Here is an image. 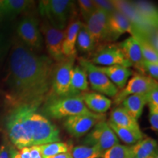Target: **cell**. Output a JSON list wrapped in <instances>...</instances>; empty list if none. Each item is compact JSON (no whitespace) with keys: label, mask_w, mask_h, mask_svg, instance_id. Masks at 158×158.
Returning a JSON list of instances; mask_svg holds the SVG:
<instances>
[{"label":"cell","mask_w":158,"mask_h":158,"mask_svg":"<svg viewBox=\"0 0 158 158\" xmlns=\"http://www.w3.org/2000/svg\"><path fill=\"white\" fill-rule=\"evenodd\" d=\"M54 64L50 57L37 54L19 38L13 40L10 53L7 93L5 97L9 107L40 106L50 93Z\"/></svg>","instance_id":"1"},{"label":"cell","mask_w":158,"mask_h":158,"mask_svg":"<svg viewBox=\"0 0 158 158\" xmlns=\"http://www.w3.org/2000/svg\"><path fill=\"white\" fill-rule=\"evenodd\" d=\"M43 112L52 118L61 119L77 115L96 116L88 109L82 94L71 97H48L44 101Z\"/></svg>","instance_id":"2"},{"label":"cell","mask_w":158,"mask_h":158,"mask_svg":"<svg viewBox=\"0 0 158 158\" xmlns=\"http://www.w3.org/2000/svg\"><path fill=\"white\" fill-rule=\"evenodd\" d=\"M40 106L29 105L27 126L31 138V146L60 141L59 130L45 116L37 113Z\"/></svg>","instance_id":"3"},{"label":"cell","mask_w":158,"mask_h":158,"mask_svg":"<svg viewBox=\"0 0 158 158\" xmlns=\"http://www.w3.org/2000/svg\"><path fill=\"white\" fill-rule=\"evenodd\" d=\"M75 4L70 0H43L39 2V11L43 19L59 30L66 29L73 15Z\"/></svg>","instance_id":"4"},{"label":"cell","mask_w":158,"mask_h":158,"mask_svg":"<svg viewBox=\"0 0 158 158\" xmlns=\"http://www.w3.org/2000/svg\"><path fill=\"white\" fill-rule=\"evenodd\" d=\"M29 105L12 108L7 118V133L12 143L19 149L31 147V138L27 126Z\"/></svg>","instance_id":"5"},{"label":"cell","mask_w":158,"mask_h":158,"mask_svg":"<svg viewBox=\"0 0 158 158\" xmlns=\"http://www.w3.org/2000/svg\"><path fill=\"white\" fill-rule=\"evenodd\" d=\"M76 57L66 58L54 64L51 76V86L48 97H70L71 73Z\"/></svg>","instance_id":"6"},{"label":"cell","mask_w":158,"mask_h":158,"mask_svg":"<svg viewBox=\"0 0 158 158\" xmlns=\"http://www.w3.org/2000/svg\"><path fill=\"white\" fill-rule=\"evenodd\" d=\"M84 143L87 147L97 148L103 155L107 150L118 144V138L108 122L101 121L95 124L85 137Z\"/></svg>","instance_id":"7"},{"label":"cell","mask_w":158,"mask_h":158,"mask_svg":"<svg viewBox=\"0 0 158 158\" xmlns=\"http://www.w3.org/2000/svg\"><path fill=\"white\" fill-rule=\"evenodd\" d=\"M78 62L80 66L86 71L92 89L96 91L97 93L99 92L102 95L104 94L110 98H114L116 95L119 90L106 75L96 68L95 65L92 64L88 59L84 57L78 58Z\"/></svg>","instance_id":"8"},{"label":"cell","mask_w":158,"mask_h":158,"mask_svg":"<svg viewBox=\"0 0 158 158\" xmlns=\"http://www.w3.org/2000/svg\"><path fill=\"white\" fill-rule=\"evenodd\" d=\"M40 30L43 37H44L47 51L49 57L56 63L64 61L65 57L62 54V43L64 41L66 29L59 30L52 27L48 21L43 19L40 26Z\"/></svg>","instance_id":"9"},{"label":"cell","mask_w":158,"mask_h":158,"mask_svg":"<svg viewBox=\"0 0 158 158\" xmlns=\"http://www.w3.org/2000/svg\"><path fill=\"white\" fill-rule=\"evenodd\" d=\"M158 87L157 80L149 76L141 73H135L128 81L125 86L118 91L114 98V103L120 105L127 97L132 94H147L153 89Z\"/></svg>","instance_id":"10"},{"label":"cell","mask_w":158,"mask_h":158,"mask_svg":"<svg viewBox=\"0 0 158 158\" xmlns=\"http://www.w3.org/2000/svg\"><path fill=\"white\" fill-rule=\"evenodd\" d=\"M16 31L19 39L31 50L42 49L43 37L36 18L31 15L23 18L18 24Z\"/></svg>","instance_id":"11"},{"label":"cell","mask_w":158,"mask_h":158,"mask_svg":"<svg viewBox=\"0 0 158 158\" xmlns=\"http://www.w3.org/2000/svg\"><path fill=\"white\" fill-rule=\"evenodd\" d=\"M89 61L94 65L99 64L103 67L113 65H121L126 68L132 67L118 45L114 44L100 45L94 50L92 59Z\"/></svg>","instance_id":"12"},{"label":"cell","mask_w":158,"mask_h":158,"mask_svg":"<svg viewBox=\"0 0 158 158\" xmlns=\"http://www.w3.org/2000/svg\"><path fill=\"white\" fill-rule=\"evenodd\" d=\"M105 114H98L96 116L77 115L67 118L64 122V126L71 136L80 138L87 133L98 122L105 121Z\"/></svg>","instance_id":"13"},{"label":"cell","mask_w":158,"mask_h":158,"mask_svg":"<svg viewBox=\"0 0 158 158\" xmlns=\"http://www.w3.org/2000/svg\"><path fill=\"white\" fill-rule=\"evenodd\" d=\"M108 20V15L107 13L97 9L85 23L95 44L96 48L98 45H101L102 43L109 42Z\"/></svg>","instance_id":"14"},{"label":"cell","mask_w":158,"mask_h":158,"mask_svg":"<svg viewBox=\"0 0 158 158\" xmlns=\"http://www.w3.org/2000/svg\"><path fill=\"white\" fill-rule=\"evenodd\" d=\"M108 39L109 42L117 40L125 33L133 35V26L130 21L121 13L116 10L108 15Z\"/></svg>","instance_id":"15"},{"label":"cell","mask_w":158,"mask_h":158,"mask_svg":"<svg viewBox=\"0 0 158 158\" xmlns=\"http://www.w3.org/2000/svg\"><path fill=\"white\" fill-rule=\"evenodd\" d=\"M118 46L132 66L138 69L141 74H143V59L137 40L133 36H130L118 43Z\"/></svg>","instance_id":"16"},{"label":"cell","mask_w":158,"mask_h":158,"mask_svg":"<svg viewBox=\"0 0 158 158\" xmlns=\"http://www.w3.org/2000/svg\"><path fill=\"white\" fill-rule=\"evenodd\" d=\"M96 68L99 71L104 73L110 81L115 85L118 89H122L127 84L128 79L133 75V70L130 68L121 66V65H113V66H97Z\"/></svg>","instance_id":"17"},{"label":"cell","mask_w":158,"mask_h":158,"mask_svg":"<svg viewBox=\"0 0 158 158\" xmlns=\"http://www.w3.org/2000/svg\"><path fill=\"white\" fill-rule=\"evenodd\" d=\"M81 24L82 21L79 19H71L68 23L62 47V54L65 58L76 57L77 56L76 40Z\"/></svg>","instance_id":"18"},{"label":"cell","mask_w":158,"mask_h":158,"mask_svg":"<svg viewBox=\"0 0 158 158\" xmlns=\"http://www.w3.org/2000/svg\"><path fill=\"white\" fill-rule=\"evenodd\" d=\"M31 4L28 0H0V21L14 19L28 10Z\"/></svg>","instance_id":"19"},{"label":"cell","mask_w":158,"mask_h":158,"mask_svg":"<svg viewBox=\"0 0 158 158\" xmlns=\"http://www.w3.org/2000/svg\"><path fill=\"white\" fill-rule=\"evenodd\" d=\"M82 98L88 109L94 114H103L112 105L110 99L97 92L82 93Z\"/></svg>","instance_id":"20"},{"label":"cell","mask_w":158,"mask_h":158,"mask_svg":"<svg viewBox=\"0 0 158 158\" xmlns=\"http://www.w3.org/2000/svg\"><path fill=\"white\" fill-rule=\"evenodd\" d=\"M89 81L86 71L80 65L73 67L71 73L70 97L81 95L82 93L88 92Z\"/></svg>","instance_id":"21"},{"label":"cell","mask_w":158,"mask_h":158,"mask_svg":"<svg viewBox=\"0 0 158 158\" xmlns=\"http://www.w3.org/2000/svg\"><path fill=\"white\" fill-rule=\"evenodd\" d=\"M122 107L132 117L137 120L141 116L144 106L147 104V94H132L122 102Z\"/></svg>","instance_id":"22"},{"label":"cell","mask_w":158,"mask_h":158,"mask_svg":"<svg viewBox=\"0 0 158 158\" xmlns=\"http://www.w3.org/2000/svg\"><path fill=\"white\" fill-rule=\"evenodd\" d=\"M132 4L146 25L157 27V10L152 4L147 2H132Z\"/></svg>","instance_id":"23"},{"label":"cell","mask_w":158,"mask_h":158,"mask_svg":"<svg viewBox=\"0 0 158 158\" xmlns=\"http://www.w3.org/2000/svg\"><path fill=\"white\" fill-rule=\"evenodd\" d=\"M109 122L119 127L140 130L137 120L132 117L122 106H118L112 110Z\"/></svg>","instance_id":"24"},{"label":"cell","mask_w":158,"mask_h":158,"mask_svg":"<svg viewBox=\"0 0 158 158\" xmlns=\"http://www.w3.org/2000/svg\"><path fill=\"white\" fill-rule=\"evenodd\" d=\"M157 143L152 138H143L130 147L132 158H149L157 152Z\"/></svg>","instance_id":"25"},{"label":"cell","mask_w":158,"mask_h":158,"mask_svg":"<svg viewBox=\"0 0 158 158\" xmlns=\"http://www.w3.org/2000/svg\"><path fill=\"white\" fill-rule=\"evenodd\" d=\"M112 3L116 10L123 14L130 21L133 27L146 25L136 12L132 2L114 0Z\"/></svg>","instance_id":"26"},{"label":"cell","mask_w":158,"mask_h":158,"mask_svg":"<svg viewBox=\"0 0 158 158\" xmlns=\"http://www.w3.org/2000/svg\"><path fill=\"white\" fill-rule=\"evenodd\" d=\"M108 124L117 138H119L124 143L133 145L143 139V135L141 130H133L127 127H119L109 121L108 122Z\"/></svg>","instance_id":"27"},{"label":"cell","mask_w":158,"mask_h":158,"mask_svg":"<svg viewBox=\"0 0 158 158\" xmlns=\"http://www.w3.org/2000/svg\"><path fill=\"white\" fill-rule=\"evenodd\" d=\"M76 48V51H78L82 54H90L94 51L96 48L95 44L84 22H82L81 27L78 31Z\"/></svg>","instance_id":"28"},{"label":"cell","mask_w":158,"mask_h":158,"mask_svg":"<svg viewBox=\"0 0 158 158\" xmlns=\"http://www.w3.org/2000/svg\"><path fill=\"white\" fill-rule=\"evenodd\" d=\"M43 158L51 157L59 154L70 152V148L68 143L64 142H54V143L43 144L39 146Z\"/></svg>","instance_id":"29"},{"label":"cell","mask_w":158,"mask_h":158,"mask_svg":"<svg viewBox=\"0 0 158 158\" xmlns=\"http://www.w3.org/2000/svg\"><path fill=\"white\" fill-rule=\"evenodd\" d=\"M133 37L138 42L143 60L150 62L158 63V51H156L149 43L144 40L142 37L139 36Z\"/></svg>","instance_id":"30"},{"label":"cell","mask_w":158,"mask_h":158,"mask_svg":"<svg viewBox=\"0 0 158 158\" xmlns=\"http://www.w3.org/2000/svg\"><path fill=\"white\" fill-rule=\"evenodd\" d=\"M72 158H100L103 155L97 148L87 146H77L72 150Z\"/></svg>","instance_id":"31"},{"label":"cell","mask_w":158,"mask_h":158,"mask_svg":"<svg viewBox=\"0 0 158 158\" xmlns=\"http://www.w3.org/2000/svg\"><path fill=\"white\" fill-rule=\"evenodd\" d=\"M102 158H132L130 147L116 144L103 154Z\"/></svg>","instance_id":"32"},{"label":"cell","mask_w":158,"mask_h":158,"mask_svg":"<svg viewBox=\"0 0 158 158\" xmlns=\"http://www.w3.org/2000/svg\"><path fill=\"white\" fill-rule=\"evenodd\" d=\"M81 14L83 19L86 23L92 13L96 10L97 8L92 0H79L77 2Z\"/></svg>","instance_id":"33"},{"label":"cell","mask_w":158,"mask_h":158,"mask_svg":"<svg viewBox=\"0 0 158 158\" xmlns=\"http://www.w3.org/2000/svg\"><path fill=\"white\" fill-rule=\"evenodd\" d=\"M92 1L97 9L104 11L108 15L116 10L112 3V1H108V0H92Z\"/></svg>","instance_id":"34"},{"label":"cell","mask_w":158,"mask_h":158,"mask_svg":"<svg viewBox=\"0 0 158 158\" xmlns=\"http://www.w3.org/2000/svg\"><path fill=\"white\" fill-rule=\"evenodd\" d=\"M147 95L149 110H158V87L150 91Z\"/></svg>","instance_id":"35"},{"label":"cell","mask_w":158,"mask_h":158,"mask_svg":"<svg viewBox=\"0 0 158 158\" xmlns=\"http://www.w3.org/2000/svg\"><path fill=\"white\" fill-rule=\"evenodd\" d=\"M144 73H147L149 76L157 80L158 78V63L147 62L143 60Z\"/></svg>","instance_id":"36"},{"label":"cell","mask_w":158,"mask_h":158,"mask_svg":"<svg viewBox=\"0 0 158 158\" xmlns=\"http://www.w3.org/2000/svg\"><path fill=\"white\" fill-rule=\"evenodd\" d=\"M9 46L10 44L8 40L2 31H0V62L2 61L4 57L7 54Z\"/></svg>","instance_id":"37"},{"label":"cell","mask_w":158,"mask_h":158,"mask_svg":"<svg viewBox=\"0 0 158 158\" xmlns=\"http://www.w3.org/2000/svg\"><path fill=\"white\" fill-rule=\"evenodd\" d=\"M149 120L151 129L155 132L158 130V110H149Z\"/></svg>","instance_id":"38"},{"label":"cell","mask_w":158,"mask_h":158,"mask_svg":"<svg viewBox=\"0 0 158 158\" xmlns=\"http://www.w3.org/2000/svg\"><path fill=\"white\" fill-rule=\"evenodd\" d=\"M31 158H43L39 146H31L29 147Z\"/></svg>","instance_id":"39"},{"label":"cell","mask_w":158,"mask_h":158,"mask_svg":"<svg viewBox=\"0 0 158 158\" xmlns=\"http://www.w3.org/2000/svg\"><path fill=\"white\" fill-rule=\"evenodd\" d=\"M0 158H10V149L7 146L2 145L0 147Z\"/></svg>","instance_id":"40"},{"label":"cell","mask_w":158,"mask_h":158,"mask_svg":"<svg viewBox=\"0 0 158 158\" xmlns=\"http://www.w3.org/2000/svg\"><path fill=\"white\" fill-rule=\"evenodd\" d=\"M21 158H31L29 147H23L19 152Z\"/></svg>","instance_id":"41"},{"label":"cell","mask_w":158,"mask_h":158,"mask_svg":"<svg viewBox=\"0 0 158 158\" xmlns=\"http://www.w3.org/2000/svg\"><path fill=\"white\" fill-rule=\"evenodd\" d=\"M72 155H71L70 152H66V153H62L59 154V155L51 156V157H43V158H71Z\"/></svg>","instance_id":"42"},{"label":"cell","mask_w":158,"mask_h":158,"mask_svg":"<svg viewBox=\"0 0 158 158\" xmlns=\"http://www.w3.org/2000/svg\"><path fill=\"white\" fill-rule=\"evenodd\" d=\"M10 158H21L19 152L14 149H10Z\"/></svg>","instance_id":"43"},{"label":"cell","mask_w":158,"mask_h":158,"mask_svg":"<svg viewBox=\"0 0 158 158\" xmlns=\"http://www.w3.org/2000/svg\"><path fill=\"white\" fill-rule=\"evenodd\" d=\"M149 158H158V155H157V152H156L155 154H153L151 156V157H149Z\"/></svg>","instance_id":"44"},{"label":"cell","mask_w":158,"mask_h":158,"mask_svg":"<svg viewBox=\"0 0 158 158\" xmlns=\"http://www.w3.org/2000/svg\"><path fill=\"white\" fill-rule=\"evenodd\" d=\"M71 158H72V157H71Z\"/></svg>","instance_id":"45"}]
</instances>
